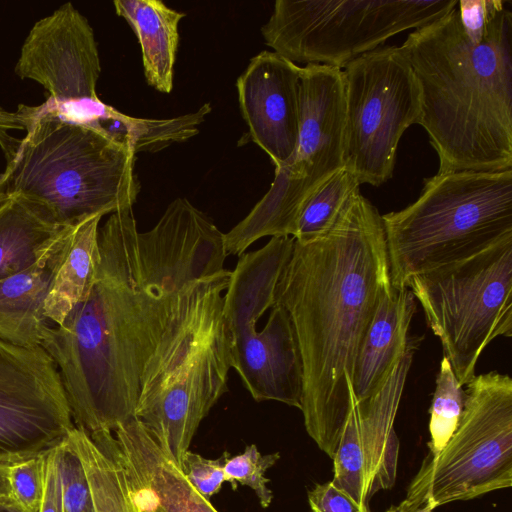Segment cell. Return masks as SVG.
<instances>
[{
  "instance_id": "7c38bea8",
  "label": "cell",
  "mask_w": 512,
  "mask_h": 512,
  "mask_svg": "<svg viewBox=\"0 0 512 512\" xmlns=\"http://www.w3.org/2000/svg\"><path fill=\"white\" fill-rule=\"evenodd\" d=\"M74 427L60 374L45 349L0 339V464L41 455Z\"/></svg>"
},
{
  "instance_id": "9c48e42d",
  "label": "cell",
  "mask_w": 512,
  "mask_h": 512,
  "mask_svg": "<svg viewBox=\"0 0 512 512\" xmlns=\"http://www.w3.org/2000/svg\"><path fill=\"white\" fill-rule=\"evenodd\" d=\"M458 0H277L262 26L265 43L286 59L343 69L390 37L421 28Z\"/></svg>"
},
{
  "instance_id": "3957f363",
  "label": "cell",
  "mask_w": 512,
  "mask_h": 512,
  "mask_svg": "<svg viewBox=\"0 0 512 512\" xmlns=\"http://www.w3.org/2000/svg\"><path fill=\"white\" fill-rule=\"evenodd\" d=\"M419 85L418 124L438 172L512 169V12L460 0L402 46Z\"/></svg>"
},
{
  "instance_id": "cb8c5ba5",
  "label": "cell",
  "mask_w": 512,
  "mask_h": 512,
  "mask_svg": "<svg viewBox=\"0 0 512 512\" xmlns=\"http://www.w3.org/2000/svg\"><path fill=\"white\" fill-rule=\"evenodd\" d=\"M465 397L464 386L459 384L449 361L443 356L429 410L428 456H436L456 430L464 408Z\"/></svg>"
},
{
  "instance_id": "8fae6325",
  "label": "cell",
  "mask_w": 512,
  "mask_h": 512,
  "mask_svg": "<svg viewBox=\"0 0 512 512\" xmlns=\"http://www.w3.org/2000/svg\"><path fill=\"white\" fill-rule=\"evenodd\" d=\"M223 300L205 318L185 355L140 400L135 418L182 469L201 423L227 392L231 366Z\"/></svg>"
},
{
  "instance_id": "f1b7e54d",
  "label": "cell",
  "mask_w": 512,
  "mask_h": 512,
  "mask_svg": "<svg viewBox=\"0 0 512 512\" xmlns=\"http://www.w3.org/2000/svg\"><path fill=\"white\" fill-rule=\"evenodd\" d=\"M311 512H370L358 505L332 481L316 484L308 491Z\"/></svg>"
},
{
  "instance_id": "4fadbf2b",
  "label": "cell",
  "mask_w": 512,
  "mask_h": 512,
  "mask_svg": "<svg viewBox=\"0 0 512 512\" xmlns=\"http://www.w3.org/2000/svg\"><path fill=\"white\" fill-rule=\"evenodd\" d=\"M413 339L387 381L369 399L353 395L333 460L332 482L358 505L369 508L372 496L393 487L397 476L399 440L394 422L417 349Z\"/></svg>"
},
{
  "instance_id": "5b68a950",
  "label": "cell",
  "mask_w": 512,
  "mask_h": 512,
  "mask_svg": "<svg viewBox=\"0 0 512 512\" xmlns=\"http://www.w3.org/2000/svg\"><path fill=\"white\" fill-rule=\"evenodd\" d=\"M391 284L469 257L512 235V169L437 172L419 197L382 215Z\"/></svg>"
},
{
  "instance_id": "484cf974",
  "label": "cell",
  "mask_w": 512,
  "mask_h": 512,
  "mask_svg": "<svg viewBox=\"0 0 512 512\" xmlns=\"http://www.w3.org/2000/svg\"><path fill=\"white\" fill-rule=\"evenodd\" d=\"M60 480L62 512H95L89 484L68 438L54 447Z\"/></svg>"
},
{
  "instance_id": "ffe728a7",
  "label": "cell",
  "mask_w": 512,
  "mask_h": 512,
  "mask_svg": "<svg viewBox=\"0 0 512 512\" xmlns=\"http://www.w3.org/2000/svg\"><path fill=\"white\" fill-rule=\"evenodd\" d=\"M68 440L85 471L95 512H152L130 480L113 433L91 438L74 427Z\"/></svg>"
},
{
  "instance_id": "4316f807",
  "label": "cell",
  "mask_w": 512,
  "mask_h": 512,
  "mask_svg": "<svg viewBox=\"0 0 512 512\" xmlns=\"http://www.w3.org/2000/svg\"><path fill=\"white\" fill-rule=\"evenodd\" d=\"M47 452L9 466L14 501L25 512H40L44 497Z\"/></svg>"
},
{
  "instance_id": "9a60e30c",
  "label": "cell",
  "mask_w": 512,
  "mask_h": 512,
  "mask_svg": "<svg viewBox=\"0 0 512 512\" xmlns=\"http://www.w3.org/2000/svg\"><path fill=\"white\" fill-rule=\"evenodd\" d=\"M300 66L274 51L250 59L236 86L239 107L251 140L275 170L293 155L299 132Z\"/></svg>"
},
{
  "instance_id": "e0dca14e",
  "label": "cell",
  "mask_w": 512,
  "mask_h": 512,
  "mask_svg": "<svg viewBox=\"0 0 512 512\" xmlns=\"http://www.w3.org/2000/svg\"><path fill=\"white\" fill-rule=\"evenodd\" d=\"M416 299L407 287L392 284L382 293L356 356L352 391L358 403L378 392L407 351Z\"/></svg>"
},
{
  "instance_id": "52a82bcc",
  "label": "cell",
  "mask_w": 512,
  "mask_h": 512,
  "mask_svg": "<svg viewBox=\"0 0 512 512\" xmlns=\"http://www.w3.org/2000/svg\"><path fill=\"white\" fill-rule=\"evenodd\" d=\"M344 86L342 69L300 67L299 132L295 151L275 170L266 194L230 231L223 233L228 255L240 256L266 236H292L310 195L343 167Z\"/></svg>"
},
{
  "instance_id": "ba28073f",
  "label": "cell",
  "mask_w": 512,
  "mask_h": 512,
  "mask_svg": "<svg viewBox=\"0 0 512 512\" xmlns=\"http://www.w3.org/2000/svg\"><path fill=\"white\" fill-rule=\"evenodd\" d=\"M458 426L427 456L402 502L411 510L466 501L512 485V379L497 371L466 385Z\"/></svg>"
},
{
  "instance_id": "1f68e13d",
  "label": "cell",
  "mask_w": 512,
  "mask_h": 512,
  "mask_svg": "<svg viewBox=\"0 0 512 512\" xmlns=\"http://www.w3.org/2000/svg\"><path fill=\"white\" fill-rule=\"evenodd\" d=\"M386 512H433L426 507H420L416 510L409 509L402 501L398 505H393Z\"/></svg>"
},
{
  "instance_id": "603a6c76",
  "label": "cell",
  "mask_w": 512,
  "mask_h": 512,
  "mask_svg": "<svg viewBox=\"0 0 512 512\" xmlns=\"http://www.w3.org/2000/svg\"><path fill=\"white\" fill-rule=\"evenodd\" d=\"M359 187L355 175L345 167L326 179L305 202L297 219L295 241L307 243L327 234L351 198L360 191Z\"/></svg>"
},
{
  "instance_id": "8992f818",
  "label": "cell",
  "mask_w": 512,
  "mask_h": 512,
  "mask_svg": "<svg viewBox=\"0 0 512 512\" xmlns=\"http://www.w3.org/2000/svg\"><path fill=\"white\" fill-rule=\"evenodd\" d=\"M421 305L460 385L497 337L512 336V235L464 259L411 276Z\"/></svg>"
},
{
  "instance_id": "2e32d148",
  "label": "cell",
  "mask_w": 512,
  "mask_h": 512,
  "mask_svg": "<svg viewBox=\"0 0 512 512\" xmlns=\"http://www.w3.org/2000/svg\"><path fill=\"white\" fill-rule=\"evenodd\" d=\"M113 434L130 480L152 512H218L138 419Z\"/></svg>"
},
{
  "instance_id": "4dcf8cb0",
  "label": "cell",
  "mask_w": 512,
  "mask_h": 512,
  "mask_svg": "<svg viewBox=\"0 0 512 512\" xmlns=\"http://www.w3.org/2000/svg\"><path fill=\"white\" fill-rule=\"evenodd\" d=\"M9 466L0 464V503L14 500L8 475Z\"/></svg>"
},
{
  "instance_id": "5bb4252c",
  "label": "cell",
  "mask_w": 512,
  "mask_h": 512,
  "mask_svg": "<svg viewBox=\"0 0 512 512\" xmlns=\"http://www.w3.org/2000/svg\"><path fill=\"white\" fill-rule=\"evenodd\" d=\"M14 70L21 79L39 83L56 104L99 99L97 42L88 20L70 2L35 22Z\"/></svg>"
},
{
  "instance_id": "f546056e",
  "label": "cell",
  "mask_w": 512,
  "mask_h": 512,
  "mask_svg": "<svg viewBox=\"0 0 512 512\" xmlns=\"http://www.w3.org/2000/svg\"><path fill=\"white\" fill-rule=\"evenodd\" d=\"M40 512H62L61 488L54 458V448L47 453L44 497Z\"/></svg>"
},
{
  "instance_id": "7402d4cb",
  "label": "cell",
  "mask_w": 512,
  "mask_h": 512,
  "mask_svg": "<svg viewBox=\"0 0 512 512\" xmlns=\"http://www.w3.org/2000/svg\"><path fill=\"white\" fill-rule=\"evenodd\" d=\"M102 217L93 216L74 227L68 252L45 302V316L51 325L61 324L92 286L100 257L98 231Z\"/></svg>"
},
{
  "instance_id": "7a4b0ae2",
  "label": "cell",
  "mask_w": 512,
  "mask_h": 512,
  "mask_svg": "<svg viewBox=\"0 0 512 512\" xmlns=\"http://www.w3.org/2000/svg\"><path fill=\"white\" fill-rule=\"evenodd\" d=\"M390 285L382 215L360 191L327 234L294 241L277 283L275 303L289 315L302 362L304 425L331 459L351 405L359 346Z\"/></svg>"
},
{
  "instance_id": "44dd1931",
  "label": "cell",
  "mask_w": 512,
  "mask_h": 512,
  "mask_svg": "<svg viewBox=\"0 0 512 512\" xmlns=\"http://www.w3.org/2000/svg\"><path fill=\"white\" fill-rule=\"evenodd\" d=\"M67 228L38 206L6 193L0 200V280L35 265Z\"/></svg>"
},
{
  "instance_id": "d4e9b609",
  "label": "cell",
  "mask_w": 512,
  "mask_h": 512,
  "mask_svg": "<svg viewBox=\"0 0 512 512\" xmlns=\"http://www.w3.org/2000/svg\"><path fill=\"white\" fill-rule=\"evenodd\" d=\"M278 452L262 455L256 445L247 446L243 453L228 457L224 464L225 481L231 484L233 490L238 485L251 488L262 508H268L273 500V493L268 487L269 479L265 472L279 460Z\"/></svg>"
},
{
  "instance_id": "277c9868",
  "label": "cell",
  "mask_w": 512,
  "mask_h": 512,
  "mask_svg": "<svg viewBox=\"0 0 512 512\" xmlns=\"http://www.w3.org/2000/svg\"><path fill=\"white\" fill-rule=\"evenodd\" d=\"M50 100L0 107L5 192L64 227L132 209L141 189L135 154Z\"/></svg>"
},
{
  "instance_id": "6da1fadb",
  "label": "cell",
  "mask_w": 512,
  "mask_h": 512,
  "mask_svg": "<svg viewBox=\"0 0 512 512\" xmlns=\"http://www.w3.org/2000/svg\"><path fill=\"white\" fill-rule=\"evenodd\" d=\"M92 286L41 346L53 359L75 427L90 437L135 418L141 398L189 349L231 271L223 233L186 198L139 232L132 209L98 231Z\"/></svg>"
},
{
  "instance_id": "d6986e66",
  "label": "cell",
  "mask_w": 512,
  "mask_h": 512,
  "mask_svg": "<svg viewBox=\"0 0 512 512\" xmlns=\"http://www.w3.org/2000/svg\"><path fill=\"white\" fill-rule=\"evenodd\" d=\"M113 4L116 14L127 21L138 38L147 83L159 92L170 93L178 27L185 13L160 0H115Z\"/></svg>"
},
{
  "instance_id": "ac0fdd59",
  "label": "cell",
  "mask_w": 512,
  "mask_h": 512,
  "mask_svg": "<svg viewBox=\"0 0 512 512\" xmlns=\"http://www.w3.org/2000/svg\"><path fill=\"white\" fill-rule=\"evenodd\" d=\"M74 227H68L35 265L0 280L1 340L24 347L41 346L43 332L51 325L45 316V302Z\"/></svg>"
},
{
  "instance_id": "83f0119b",
  "label": "cell",
  "mask_w": 512,
  "mask_h": 512,
  "mask_svg": "<svg viewBox=\"0 0 512 512\" xmlns=\"http://www.w3.org/2000/svg\"><path fill=\"white\" fill-rule=\"evenodd\" d=\"M228 452L217 459H207L200 454L188 451L185 454L182 472L190 485L205 499L217 494L225 482L224 464Z\"/></svg>"
},
{
  "instance_id": "30bf717a",
  "label": "cell",
  "mask_w": 512,
  "mask_h": 512,
  "mask_svg": "<svg viewBox=\"0 0 512 512\" xmlns=\"http://www.w3.org/2000/svg\"><path fill=\"white\" fill-rule=\"evenodd\" d=\"M343 167L359 184L380 186L393 176L399 141L418 124L419 85L401 47L380 46L342 69Z\"/></svg>"
}]
</instances>
